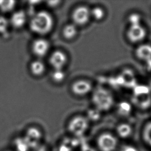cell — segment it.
<instances>
[{
    "mask_svg": "<svg viewBox=\"0 0 151 151\" xmlns=\"http://www.w3.org/2000/svg\"><path fill=\"white\" fill-rule=\"evenodd\" d=\"M54 21L49 12L41 11L34 16L31 23L30 28L33 32L39 35H46L53 28Z\"/></svg>",
    "mask_w": 151,
    "mask_h": 151,
    "instance_id": "1",
    "label": "cell"
},
{
    "mask_svg": "<svg viewBox=\"0 0 151 151\" xmlns=\"http://www.w3.org/2000/svg\"><path fill=\"white\" fill-rule=\"evenodd\" d=\"M92 102L96 108L101 111L109 110L114 104V98L108 90L104 88L96 89L92 96Z\"/></svg>",
    "mask_w": 151,
    "mask_h": 151,
    "instance_id": "2",
    "label": "cell"
},
{
    "mask_svg": "<svg viewBox=\"0 0 151 151\" xmlns=\"http://www.w3.org/2000/svg\"><path fill=\"white\" fill-rule=\"evenodd\" d=\"M89 127V120L86 117L76 116L70 121L68 130L73 135L81 137L87 131Z\"/></svg>",
    "mask_w": 151,
    "mask_h": 151,
    "instance_id": "3",
    "label": "cell"
},
{
    "mask_svg": "<svg viewBox=\"0 0 151 151\" xmlns=\"http://www.w3.org/2000/svg\"><path fill=\"white\" fill-rule=\"evenodd\" d=\"M98 146L101 151H114L118 145L116 137L109 133L102 134L98 137Z\"/></svg>",
    "mask_w": 151,
    "mask_h": 151,
    "instance_id": "4",
    "label": "cell"
},
{
    "mask_svg": "<svg viewBox=\"0 0 151 151\" xmlns=\"http://www.w3.org/2000/svg\"><path fill=\"white\" fill-rule=\"evenodd\" d=\"M147 36V31L141 24L131 25L127 32L129 40L133 43H138L143 41Z\"/></svg>",
    "mask_w": 151,
    "mask_h": 151,
    "instance_id": "5",
    "label": "cell"
},
{
    "mask_svg": "<svg viewBox=\"0 0 151 151\" xmlns=\"http://www.w3.org/2000/svg\"><path fill=\"white\" fill-rule=\"evenodd\" d=\"M91 17L90 10L86 6L78 7L72 14V19L76 25H84L88 22Z\"/></svg>",
    "mask_w": 151,
    "mask_h": 151,
    "instance_id": "6",
    "label": "cell"
},
{
    "mask_svg": "<svg viewBox=\"0 0 151 151\" xmlns=\"http://www.w3.org/2000/svg\"><path fill=\"white\" fill-rule=\"evenodd\" d=\"M24 137L31 148L34 149L39 145V141L42 137V134L39 129L31 127L27 130Z\"/></svg>",
    "mask_w": 151,
    "mask_h": 151,
    "instance_id": "7",
    "label": "cell"
},
{
    "mask_svg": "<svg viewBox=\"0 0 151 151\" xmlns=\"http://www.w3.org/2000/svg\"><path fill=\"white\" fill-rule=\"evenodd\" d=\"M67 61V57L62 51H55L50 58V63L55 70L63 69Z\"/></svg>",
    "mask_w": 151,
    "mask_h": 151,
    "instance_id": "8",
    "label": "cell"
},
{
    "mask_svg": "<svg viewBox=\"0 0 151 151\" xmlns=\"http://www.w3.org/2000/svg\"><path fill=\"white\" fill-rule=\"evenodd\" d=\"M92 85L85 80H80L75 82L72 86V90L78 96H85L92 90Z\"/></svg>",
    "mask_w": 151,
    "mask_h": 151,
    "instance_id": "9",
    "label": "cell"
},
{
    "mask_svg": "<svg viewBox=\"0 0 151 151\" xmlns=\"http://www.w3.org/2000/svg\"><path fill=\"white\" fill-rule=\"evenodd\" d=\"M50 49V43L47 40L38 39L33 43V53L38 57H43L47 54Z\"/></svg>",
    "mask_w": 151,
    "mask_h": 151,
    "instance_id": "10",
    "label": "cell"
},
{
    "mask_svg": "<svg viewBox=\"0 0 151 151\" xmlns=\"http://www.w3.org/2000/svg\"><path fill=\"white\" fill-rule=\"evenodd\" d=\"M10 23L13 27L20 29L24 25L27 21V16L22 10L14 12L10 18Z\"/></svg>",
    "mask_w": 151,
    "mask_h": 151,
    "instance_id": "11",
    "label": "cell"
},
{
    "mask_svg": "<svg viewBox=\"0 0 151 151\" xmlns=\"http://www.w3.org/2000/svg\"><path fill=\"white\" fill-rule=\"evenodd\" d=\"M136 55L138 59L142 61L151 60V45L142 44L139 45L136 50Z\"/></svg>",
    "mask_w": 151,
    "mask_h": 151,
    "instance_id": "12",
    "label": "cell"
},
{
    "mask_svg": "<svg viewBox=\"0 0 151 151\" xmlns=\"http://www.w3.org/2000/svg\"><path fill=\"white\" fill-rule=\"evenodd\" d=\"M30 69L33 75L35 76H41L45 71V65L41 61L35 60L31 63Z\"/></svg>",
    "mask_w": 151,
    "mask_h": 151,
    "instance_id": "13",
    "label": "cell"
},
{
    "mask_svg": "<svg viewBox=\"0 0 151 151\" xmlns=\"http://www.w3.org/2000/svg\"><path fill=\"white\" fill-rule=\"evenodd\" d=\"M63 36L65 39L70 40L76 37L78 34V29L75 24H68L63 29Z\"/></svg>",
    "mask_w": 151,
    "mask_h": 151,
    "instance_id": "14",
    "label": "cell"
},
{
    "mask_svg": "<svg viewBox=\"0 0 151 151\" xmlns=\"http://www.w3.org/2000/svg\"><path fill=\"white\" fill-rule=\"evenodd\" d=\"M116 132L119 136L122 138H127L132 133V127L127 123H122L116 128Z\"/></svg>",
    "mask_w": 151,
    "mask_h": 151,
    "instance_id": "15",
    "label": "cell"
},
{
    "mask_svg": "<svg viewBox=\"0 0 151 151\" xmlns=\"http://www.w3.org/2000/svg\"><path fill=\"white\" fill-rule=\"evenodd\" d=\"M14 146L17 151H29L31 149L28 142L24 137L17 138L14 140Z\"/></svg>",
    "mask_w": 151,
    "mask_h": 151,
    "instance_id": "16",
    "label": "cell"
},
{
    "mask_svg": "<svg viewBox=\"0 0 151 151\" xmlns=\"http://www.w3.org/2000/svg\"><path fill=\"white\" fill-rule=\"evenodd\" d=\"M16 6L14 1H0V10L3 12H10Z\"/></svg>",
    "mask_w": 151,
    "mask_h": 151,
    "instance_id": "17",
    "label": "cell"
},
{
    "mask_svg": "<svg viewBox=\"0 0 151 151\" xmlns=\"http://www.w3.org/2000/svg\"><path fill=\"white\" fill-rule=\"evenodd\" d=\"M91 17H92L96 20H101L104 18L105 15L104 10L101 7H96L90 10Z\"/></svg>",
    "mask_w": 151,
    "mask_h": 151,
    "instance_id": "18",
    "label": "cell"
},
{
    "mask_svg": "<svg viewBox=\"0 0 151 151\" xmlns=\"http://www.w3.org/2000/svg\"><path fill=\"white\" fill-rule=\"evenodd\" d=\"M65 78V72L63 69L55 70L52 74V79L57 83L63 82Z\"/></svg>",
    "mask_w": 151,
    "mask_h": 151,
    "instance_id": "19",
    "label": "cell"
},
{
    "mask_svg": "<svg viewBox=\"0 0 151 151\" xmlns=\"http://www.w3.org/2000/svg\"><path fill=\"white\" fill-rule=\"evenodd\" d=\"M132 107L130 104L127 102L122 103L119 107V112L122 116H127L131 111Z\"/></svg>",
    "mask_w": 151,
    "mask_h": 151,
    "instance_id": "20",
    "label": "cell"
},
{
    "mask_svg": "<svg viewBox=\"0 0 151 151\" xmlns=\"http://www.w3.org/2000/svg\"><path fill=\"white\" fill-rule=\"evenodd\" d=\"M101 117V111L97 109H90L87 112V119L88 120L96 121Z\"/></svg>",
    "mask_w": 151,
    "mask_h": 151,
    "instance_id": "21",
    "label": "cell"
},
{
    "mask_svg": "<svg viewBox=\"0 0 151 151\" xmlns=\"http://www.w3.org/2000/svg\"><path fill=\"white\" fill-rule=\"evenodd\" d=\"M143 138L147 143L151 142V122L147 123L143 131Z\"/></svg>",
    "mask_w": 151,
    "mask_h": 151,
    "instance_id": "22",
    "label": "cell"
},
{
    "mask_svg": "<svg viewBox=\"0 0 151 151\" xmlns=\"http://www.w3.org/2000/svg\"><path fill=\"white\" fill-rule=\"evenodd\" d=\"M8 22L4 17L0 16V34L5 33L8 29Z\"/></svg>",
    "mask_w": 151,
    "mask_h": 151,
    "instance_id": "23",
    "label": "cell"
},
{
    "mask_svg": "<svg viewBox=\"0 0 151 151\" xmlns=\"http://www.w3.org/2000/svg\"><path fill=\"white\" fill-rule=\"evenodd\" d=\"M129 21L131 25L140 24V16L137 14H131L129 17Z\"/></svg>",
    "mask_w": 151,
    "mask_h": 151,
    "instance_id": "24",
    "label": "cell"
},
{
    "mask_svg": "<svg viewBox=\"0 0 151 151\" xmlns=\"http://www.w3.org/2000/svg\"><path fill=\"white\" fill-rule=\"evenodd\" d=\"M121 151H138L137 150L135 147L129 146V145H126L124 146L121 149Z\"/></svg>",
    "mask_w": 151,
    "mask_h": 151,
    "instance_id": "25",
    "label": "cell"
},
{
    "mask_svg": "<svg viewBox=\"0 0 151 151\" xmlns=\"http://www.w3.org/2000/svg\"><path fill=\"white\" fill-rule=\"evenodd\" d=\"M81 151H96V150L89 145H84L82 147Z\"/></svg>",
    "mask_w": 151,
    "mask_h": 151,
    "instance_id": "26",
    "label": "cell"
},
{
    "mask_svg": "<svg viewBox=\"0 0 151 151\" xmlns=\"http://www.w3.org/2000/svg\"><path fill=\"white\" fill-rule=\"evenodd\" d=\"M60 1H49L48 2V5L53 7H56L57 6L59 3H60Z\"/></svg>",
    "mask_w": 151,
    "mask_h": 151,
    "instance_id": "27",
    "label": "cell"
},
{
    "mask_svg": "<svg viewBox=\"0 0 151 151\" xmlns=\"http://www.w3.org/2000/svg\"><path fill=\"white\" fill-rule=\"evenodd\" d=\"M33 151H47V150L43 146L38 145V147L34 149Z\"/></svg>",
    "mask_w": 151,
    "mask_h": 151,
    "instance_id": "28",
    "label": "cell"
},
{
    "mask_svg": "<svg viewBox=\"0 0 151 151\" xmlns=\"http://www.w3.org/2000/svg\"><path fill=\"white\" fill-rule=\"evenodd\" d=\"M150 145H151V142H150V143H149Z\"/></svg>",
    "mask_w": 151,
    "mask_h": 151,
    "instance_id": "29",
    "label": "cell"
}]
</instances>
